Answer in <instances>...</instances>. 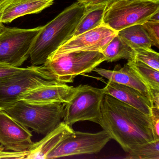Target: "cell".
Wrapping results in <instances>:
<instances>
[{"mask_svg": "<svg viewBox=\"0 0 159 159\" xmlns=\"http://www.w3.org/2000/svg\"><path fill=\"white\" fill-rule=\"evenodd\" d=\"M153 131L156 137L159 139V108L152 107L151 116Z\"/></svg>", "mask_w": 159, "mask_h": 159, "instance_id": "cell-26", "label": "cell"}, {"mask_svg": "<svg viewBox=\"0 0 159 159\" xmlns=\"http://www.w3.org/2000/svg\"><path fill=\"white\" fill-rule=\"evenodd\" d=\"M117 34L118 32L103 24L96 28L70 39L51 55L47 60L75 51H94L101 52Z\"/></svg>", "mask_w": 159, "mask_h": 159, "instance_id": "cell-10", "label": "cell"}, {"mask_svg": "<svg viewBox=\"0 0 159 159\" xmlns=\"http://www.w3.org/2000/svg\"><path fill=\"white\" fill-rule=\"evenodd\" d=\"M127 64L151 91L159 90V71L135 59L128 60Z\"/></svg>", "mask_w": 159, "mask_h": 159, "instance_id": "cell-20", "label": "cell"}, {"mask_svg": "<svg viewBox=\"0 0 159 159\" xmlns=\"http://www.w3.org/2000/svg\"><path fill=\"white\" fill-rule=\"evenodd\" d=\"M16 0H0V5L5 2H14Z\"/></svg>", "mask_w": 159, "mask_h": 159, "instance_id": "cell-31", "label": "cell"}, {"mask_svg": "<svg viewBox=\"0 0 159 159\" xmlns=\"http://www.w3.org/2000/svg\"><path fill=\"white\" fill-rule=\"evenodd\" d=\"M74 88L75 87L66 83L55 81L27 92L20 97L19 100L39 105L56 103L65 104L68 101Z\"/></svg>", "mask_w": 159, "mask_h": 159, "instance_id": "cell-12", "label": "cell"}, {"mask_svg": "<svg viewBox=\"0 0 159 159\" xmlns=\"http://www.w3.org/2000/svg\"><path fill=\"white\" fill-rule=\"evenodd\" d=\"M54 0H16L4 11L1 19L3 24H9L22 16L38 14L53 4Z\"/></svg>", "mask_w": 159, "mask_h": 159, "instance_id": "cell-16", "label": "cell"}, {"mask_svg": "<svg viewBox=\"0 0 159 159\" xmlns=\"http://www.w3.org/2000/svg\"><path fill=\"white\" fill-rule=\"evenodd\" d=\"M128 1H137L151 2H159V0H128Z\"/></svg>", "mask_w": 159, "mask_h": 159, "instance_id": "cell-29", "label": "cell"}, {"mask_svg": "<svg viewBox=\"0 0 159 159\" xmlns=\"http://www.w3.org/2000/svg\"><path fill=\"white\" fill-rule=\"evenodd\" d=\"M135 58L156 70H159V54L158 52L150 50L139 49L134 50Z\"/></svg>", "mask_w": 159, "mask_h": 159, "instance_id": "cell-22", "label": "cell"}, {"mask_svg": "<svg viewBox=\"0 0 159 159\" xmlns=\"http://www.w3.org/2000/svg\"><path fill=\"white\" fill-rule=\"evenodd\" d=\"M6 27L3 25V24H0V34L3 32V30L5 29Z\"/></svg>", "mask_w": 159, "mask_h": 159, "instance_id": "cell-30", "label": "cell"}, {"mask_svg": "<svg viewBox=\"0 0 159 159\" xmlns=\"http://www.w3.org/2000/svg\"><path fill=\"white\" fill-rule=\"evenodd\" d=\"M93 71L109 81L136 89L148 98L152 104L150 89L127 64L122 67L117 65L113 70L96 67Z\"/></svg>", "mask_w": 159, "mask_h": 159, "instance_id": "cell-14", "label": "cell"}, {"mask_svg": "<svg viewBox=\"0 0 159 159\" xmlns=\"http://www.w3.org/2000/svg\"><path fill=\"white\" fill-rule=\"evenodd\" d=\"M142 26L151 41L152 46L159 47V21L150 19L142 24Z\"/></svg>", "mask_w": 159, "mask_h": 159, "instance_id": "cell-23", "label": "cell"}, {"mask_svg": "<svg viewBox=\"0 0 159 159\" xmlns=\"http://www.w3.org/2000/svg\"><path fill=\"white\" fill-rule=\"evenodd\" d=\"M107 6V5H99L86 7L85 12L77 25L71 38L102 25Z\"/></svg>", "mask_w": 159, "mask_h": 159, "instance_id": "cell-17", "label": "cell"}, {"mask_svg": "<svg viewBox=\"0 0 159 159\" xmlns=\"http://www.w3.org/2000/svg\"><path fill=\"white\" fill-rule=\"evenodd\" d=\"M118 35L133 50L152 49V45L142 25H135L118 31Z\"/></svg>", "mask_w": 159, "mask_h": 159, "instance_id": "cell-18", "label": "cell"}, {"mask_svg": "<svg viewBox=\"0 0 159 159\" xmlns=\"http://www.w3.org/2000/svg\"><path fill=\"white\" fill-rule=\"evenodd\" d=\"M159 11V2L117 0L107 6L103 24L118 32L126 28L142 25Z\"/></svg>", "mask_w": 159, "mask_h": 159, "instance_id": "cell-7", "label": "cell"}, {"mask_svg": "<svg viewBox=\"0 0 159 159\" xmlns=\"http://www.w3.org/2000/svg\"><path fill=\"white\" fill-rule=\"evenodd\" d=\"M43 26L30 29L6 28L0 34V63L20 67L28 59Z\"/></svg>", "mask_w": 159, "mask_h": 159, "instance_id": "cell-8", "label": "cell"}, {"mask_svg": "<svg viewBox=\"0 0 159 159\" xmlns=\"http://www.w3.org/2000/svg\"><path fill=\"white\" fill-rule=\"evenodd\" d=\"M75 131L71 126L62 121L56 128L45 135L43 139L33 143L28 150L25 159H46L48 154L65 138Z\"/></svg>", "mask_w": 159, "mask_h": 159, "instance_id": "cell-15", "label": "cell"}, {"mask_svg": "<svg viewBox=\"0 0 159 159\" xmlns=\"http://www.w3.org/2000/svg\"><path fill=\"white\" fill-rule=\"evenodd\" d=\"M102 89L105 94L109 95L144 114L151 116V102L136 89L110 81Z\"/></svg>", "mask_w": 159, "mask_h": 159, "instance_id": "cell-13", "label": "cell"}, {"mask_svg": "<svg viewBox=\"0 0 159 159\" xmlns=\"http://www.w3.org/2000/svg\"><path fill=\"white\" fill-rule=\"evenodd\" d=\"M85 9L84 4L77 1L43 26L30 51L32 66L44 65L51 55L71 39Z\"/></svg>", "mask_w": 159, "mask_h": 159, "instance_id": "cell-2", "label": "cell"}, {"mask_svg": "<svg viewBox=\"0 0 159 159\" xmlns=\"http://www.w3.org/2000/svg\"><path fill=\"white\" fill-rule=\"evenodd\" d=\"M64 107L62 103L39 105L19 100L2 110L22 125L45 135L63 121Z\"/></svg>", "mask_w": 159, "mask_h": 159, "instance_id": "cell-3", "label": "cell"}, {"mask_svg": "<svg viewBox=\"0 0 159 159\" xmlns=\"http://www.w3.org/2000/svg\"><path fill=\"white\" fill-rule=\"evenodd\" d=\"M32 137L28 128L0 109V144L5 150L16 152L28 151L34 143Z\"/></svg>", "mask_w": 159, "mask_h": 159, "instance_id": "cell-11", "label": "cell"}, {"mask_svg": "<svg viewBox=\"0 0 159 159\" xmlns=\"http://www.w3.org/2000/svg\"><path fill=\"white\" fill-rule=\"evenodd\" d=\"M103 89L88 84L75 87L68 101L64 104L63 122L69 126L79 121H89L99 124Z\"/></svg>", "mask_w": 159, "mask_h": 159, "instance_id": "cell-5", "label": "cell"}, {"mask_svg": "<svg viewBox=\"0 0 159 159\" xmlns=\"http://www.w3.org/2000/svg\"><path fill=\"white\" fill-rule=\"evenodd\" d=\"M105 58V61L113 62L120 59H134L135 52L128 46L118 34L112 38L104 50L101 52Z\"/></svg>", "mask_w": 159, "mask_h": 159, "instance_id": "cell-19", "label": "cell"}, {"mask_svg": "<svg viewBox=\"0 0 159 159\" xmlns=\"http://www.w3.org/2000/svg\"><path fill=\"white\" fill-rule=\"evenodd\" d=\"M152 107L159 108V90H151Z\"/></svg>", "mask_w": 159, "mask_h": 159, "instance_id": "cell-28", "label": "cell"}, {"mask_svg": "<svg viewBox=\"0 0 159 159\" xmlns=\"http://www.w3.org/2000/svg\"><path fill=\"white\" fill-rule=\"evenodd\" d=\"M26 68L16 67L0 63V81L25 69Z\"/></svg>", "mask_w": 159, "mask_h": 159, "instance_id": "cell-24", "label": "cell"}, {"mask_svg": "<svg viewBox=\"0 0 159 159\" xmlns=\"http://www.w3.org/2000/svg\"><path fill=\"white\" fill-rule=\"evenodd\" d=\"M54 81L43 65L27 67L23 71L0 81V109L12 106L27 92Z\"/></svg>", "mask_w": 159, "mask_h": 159, "instance_id": "cell-6", "label": "cell"}, {"mask_svg": "<svg viewBox=\"0 0 159 159\" xmlns=\"http://www.w3.org/2000/svg\"><path fill=\"white\" fill-rule=\"evenodd\" d=\"M125 158L159 159V139L137 146L127 152Z\"/></svg>", "mask_w": 159, "mask_h": 159, "instance_id": "cell-21", "label": "cell"}, {"mask_svg": "<svg viewBox=\"0 0 159 159\" xmlns=\"http://www.w3.org/2000/svg\"><path fill=\"white\" fill-rule=\"evenodd\" d=\"M104 61L101 52L75 51L48 59L43 66L54 80L66 84L73 82L77 76L93 71Z\"/></svg>", "mask_w": 159, "mask_h": 159, "instance_id": "cell-4", "label": "cell"}, {"mask_svg": "<svg viewBox=\"0 0 159 159\" xmlns=\"http://www.w3.org/2000/svg\"><path fill=\"white\" fill-rule=\"evenodd\" d=\"M116 1L117 0H77L78 2L84 4L85 7L99 5L109 6Z\"/></svg>", "mask_w": 159, "mask_h": 159, "instance_id": "cell-27", "label": "cell"}, {"mask_svg": "<svg viewBox=\"0 0 159 159\" xmlns=\"http://www.w3.org/2000/svg\"><path fill=\"white\" fill-rule=\"evenodd\" d=\"M111 139L104 130L96 133L75 131L62 140L47 156L46 159H55L100 152Z\"/></svg>", "mask_w": 159, "mask_h": 159, "instance_id": "cell-9", "label": "cell"}, {"mask_svg": "<svg viewBox=\"0 0 159 159\" xmlns=\"http://www.w3.org/2000/svg\"><path fill=\"white\" fill-rule=\"evenodd\" d=\"M28 153V151L19 152L5 151L4 147L0 145V159H25Z\"/></svg>", "mask_w": 159, "mask_h": 159, "instance_id": "cell-25", "label": "cell"}, {"mask_svg": "<svg viewBox=\"0 0 159 159\" xmlns=\"http://www.w3.org/2000/svg\"><path fill=\"white\" fill-rule=\"evenodd\" d=\"M99 125L126 152L158 139L150 116L108 94L102 101Z\"/></svg>", "mask_w": 159, "mask_h": 159, "instance_id": "cell-1", "label": "cell"}]
</instances>
